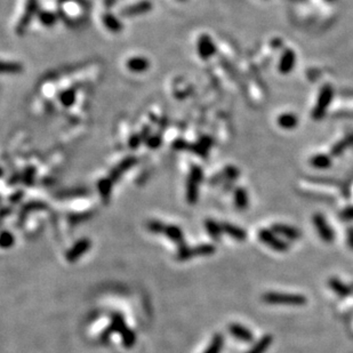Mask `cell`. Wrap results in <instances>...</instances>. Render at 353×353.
Listing matches in <instances>:
<instances>
[{"label": "cell", "instance_id": "35", "mask_svg": "<svg viewBox=\"0 0 353 353\" xmlns=\"http://www.w3.org/2000/svg\"><path fill=\"white\" fill-rule=\"evenodd\" d=\"M141 142H142V136H140L138 134H134L129 137L128 143H129V147H131V149L135 150V149H137L138 147H140Z\"/></svg>", "mask_w": 353, "mask_h": 353}, {"label": "cell", "instance_id": "7", "mask_svg": "<svg viewBox=\"0 0 353 353\" xmlns=\"http://www.w3.org/2000/svg\"><path fill=\"white\" fill-rule=\"evenodd\" d=\"M197 50H198L199 56L202 60H208L215 54L216 47L215 44L213 43L212 38L208 34H202L198 39V45H197Z\"/></svg>", "mask_w": 353, "mask_h": 353}, {"label": "cell", "instance_id": "41", "mask_svg": "<svg viewBox=\"0 0 353 353\" xmlns=\"http://www.w3.org/2000/svg\"><path fill=\"white\" fill-rule=\"evenodd\" d=\"M343 218H344L345 219H353V208L346 210V212L344 214H343Z\"/></svg>", "mask_w": 353, "mask_h": 353}, {"label": "cell", "instance_id": "25", "mask_svg": "<svg viewBox=\"0 0 353 353\" xmlns=\"http://www.w3.org/2000/svg\"><path fill=\"white\" fill-rule=\"evenodd\" d=\"M194 257L196 256H210L216 252V247L213 244H200L193 247Z\"/></svg>", "mask_w": 353, "mask_h": 353}, {"label": "cell", "instance_id": "23", "mask_svg": "<svg viewBox=\"0 0 353 353\" xmlns=\"http://www.w3.org/2000/svg\"><path fill=\"white\" fill-rule=\"evenodd\" d=\"M223 345H224V337L222 334H215L209 343L208 348L205 350L203 353H221Z\"/></svg>", "mask_w": 353, "mask_h": 353}, {"label": "cell", "instance_id": "14", "mask_svg": "<svg viewBox=\"0 0 353 353\" xmlns=\"http://www.w3.org/2000/svg\"><path fill=\"white\" fill-rule=\"evenodd\" d=\"M126 67L129 71L135 73H142L144 71H147L149 67H150V62H149L148 58L142 57V56H135L129 58L126 63Z\"/></svg>", "mask_w": 353, "mask_h": 353}, {"label": "cell", "instance_id": "21", "mask_svg": "<svg viewBox=\"0 0 353 353\" xmlns=\"http://www.w3.org/2000/svg\"><path fill=\"white\" fill-rule=\"evenodd\" d=\"M235 205L239 210H245L248 207V193L242 187L235 191Z\"/></svg>", "mask_w": 353, "mask_h": 353}, {"label": "cell", "instance_id": "12", "mask_svg": "<svg viewBox=\"0 0 353 353\" xmlns=\"http://www.w3.org/2000/svg\"><path fill=\"white\" fill-rule=\"evenodd\" d=\"M164 235L166 237L175 242L177 246H183L185 245V239H184V232L181 230L180 226L174 225V224H166V228H165Z\"/></svg>", "mask_w": 353, "mask_h": 353}, {"label": "cell", "instance_id": "40", "mask_svg": "<svg viewBox=\"0 0 353 353\" xmlns=\"http://www.w3.org/2000/svg\"><path fill=\"white\" fill-rule=\"evenodd\" d=\"M348 242L350 245V247L353 249V229H351L349 231V237H348Z\"/></svg>", "mask_w": 353, "mask_h": 353}, {"label": "cell", "instance_id": "27", "mask_svg": "<svg viewBox=\"0 0 353 353\" xmlns=\"http://www.w3.org/2000/svg\"><path fill=\"white\" fill-rule=\"evenodd\" d=\"M194 257V252H193V247H190L186 244L183 246H180L179 249H177V254H176V258L181 262L191 260V258Z\"/></svg>", "mask_w": 353, "mask_h": 353}, {"label": "cell", "instance_id": "8", "mask_svg": "<svg viewBox=\"0 0 353 353\" xmlns=\"http://www.w3.org/2000/svg\"><path fill=\"white\" fill-rule=\"evenodd\" d=\"M229 332L233 337L235 339H239V341L245 342V343H251L254 339V335L248 328H246L245 326L240 325V323H231L229 326Z\"/></svg>", "mask_w": 353, "mask_h": 353}, {"label": "cell", "instance_id": "32", "mask_svg": "<svg viewBox=\"0 0 353 353\" xmlns=\"http://www.w3.org/2000/svg\"><path fill=\"white\" fill-rule=\"evenodd\" d=\"M15 242V238L13 235L12 232L7 231V230H4L1 233V239H0V245H1V248H11Z\"/></svg>", "mask_w": 353, "mask_h": 353}, {"label": "cell", "instance_id": "28", "mask_svg": "<svg viewBox=\"0 0 353 353\" xmlns=\"http://www.w3.org/2000/svg\"><path fill=\"white\" fill-rule=\"evenodd\" d=\"M38 18L39 21L43 23L45 27H53V25L56 23L57 21V16L51 12H47V11H43V12H39L38 14Z\"/></svg>", "mask_w": 353, "mask_h": 353}, {"label": "cell", "instance_id": "37", "mask_svg": "<svg viewBox=\"0 0 353 353\" xmlns=\"http://www.w3.org/2000/svg\"><path fill=\"white\" fill-rule=\"evenodd\" d=\"M23 191H16V192H14L9 197V202L13 203V205H16V203H18L22 200V198H23Z\"/></svg>", "mask_w": 353, "mask_h": 353}, {"label": "cell", "instance_id": "31", "mask_svg": "<svg viewBox=\"0 0 353 353\" xmlns=\"http://www.w3.org/2000/svg\"><path fill=\"white\" fill-rule=\"evenodd\" d=\"M165 228H166V224H164L159 219H150L147 222V230L149 232L154 233V235L164 233Z\"/></svg>", "mask_w": 353, "mask_h": 353}, {"label": "cell", "instance_id": "38", "mask_svg": "<svg viewBox=\"0 0 353 353\" xmlns=\"http://www.w3.org/2000/svg\"><path fill=\"white\" fill-rule=\"evenodd\" d=\"M174 148L176 149V150H182V149L189 148V144H187L186 142L183 141V140H177V141L174 142Z\"/></svg>", "mask_w": 353, "mask_h": 353}, {"label": "cell", "instance_id": "22", "mask_svg": "<svg viewBox=\"0 0 353 353\" xmlns=\"http://www.w3.org/2000/svg\"><path fill=\"white\" fill-rule=\"evenodd\" d=\"M328 284H329L330 288H332V289L334 290L338 296L344 297V296H348L351 294V289H350V287H348L346 285L343 284L341 280L336 279V278L330 279Z\"/></svg>", "mask_w": 353, "mask_h": 353}, {"label": "cell", "instance_id": "42", "mask_svg": "<svg viewBox=\"0 0 353 353\" xmlns=\"http://www.w3.org/2000/svg\"><path fill=\"white\" fill-rule=\"evenodd\" d=\"M179 1H186V0H179Z\"/></svg>", "mask_w": 353, "mask_h": 353}, {"label": "cell", "instance_id": "34", "mask_svg": "<svg viewBox=\"0 0 353 353\" xmlns=\"http://www.w3.org/2000/svg\"><path fill=\"white\" fill-rule=\"evenodd\" d=\"M190 177H192L193 180H196L197 182H202L203 180V171L202 169V167L199 166H196V165H193L192 167H191V170H190Z\"/></svg>", "mask_w": 353, "mask_h": 353}, {"label": "cell", "instance_id": "20", "mask_svg": "<svg viewBox=\"0 0 353 353\" xmlns=\"http://www.w3.org/2000/svg\"><path fill=\"white\" fill-rule=\"evenodd\" d=\"M273 342V337L271 335H264L258 339V341L255 343L254 345L252 346V349L249 350L247 353H264L268 351V349L270 348V345Z\"/></svg>", "mask_w": 353, "mask_h": 353}, {"label": "cell", "instance_id": "24", "mask_svg": "<svg viewBox=\"0 0 353 353\" xmlns=\"http://www.w3.org/2000/svg\"><path fill=\"white\" fill-rule=\"evenodd\" d=\"M93 216V212H83V213H73L67 215V222L70 225H78L80 223L88 221Z\"/></svg>", "mask_w": 353, "mask_h": 353}, {"label": "cell", "instance_id": "10", "mask_svg": "<svg viewBox=\"0 0 353 353\" xmlns=\"http://www.w3.org/2000/svg\"><path fill=\"white\" fill-rule=\"evenodd\" d=\"M47 208V205H45L44 202H31L25 203V205L22 207L21 210H19L18 216H17V225L21 226L27 219L28 215H30L32 212H35V210H45Z\"/></svg>", "mask_w": 353, "mask_h": 353}, {"label": "cell", "instance_id": "15", "mask_svg": "<svg viewBox=\"0 0 353 353\" xmlns=\"http://www.w3.org/2000/svg\"><path fill=\"white\" fill-rule=\"evenodd\" d=\"M272 231L276 235H283L285 238L291 239V240H297L301 238V232L294 226L285 225V224H274L272 226Z\"/></svg>", "mask_w": 353, "mask_h": 353}, {"label": "cell", "instance_id": "36", "mask_svg": "<svg viewBox=\"0 0 353 353\" xmlns=\"http://www.w3.org/2000/svg\"><path fill=\"white\" fill-rule=\"evenodd\" d=\"M148 144L151 149H157L160 147L161 144V137L160 136H151V137L148 138Z\"/></svg>", "mask_w": 353, "mask_h": 353}, {"label": "cell", "instance_id": "17", "mask_svg": "<svg viewBox=\"0 0 353 353\" xmlns=\"http://www.w3.org/2000/svg\"><path fill=\"white\" fill-rule=\"evenodd\" d=\"M102 22L104 27L108 29L109 31L113 32V34H118L122 30V23L120 19H118L115 15L111 13H105L102 16Z\"/></svg>", "mask_w": 353, "mask_h": 353}, {"label": "cell", "instance_id": "29", "mask_svg": "<svg viewBox=\"0 0 353 353\" xmlns=\"http://www.w3.org/2000/svg\"><path fill=\"white\" fill-rule=\"evenodd\" d=\"M60 102L62 105L70 108L71 105L76 102V90L74 89H67L60 95Z\"/></svg>", "mask_w": 353, "mask_h": 353}, {"label": "cell", "instance_id": "18", "mask_svg": "<svg viewBox=\"0 0 353 353\" xmlns=\"http://www.w3.org/2000/svg\"><path fill=\"white\" fill-rule=\"evenodd\" d=\"M205 228L207 233L209 235V237L213 239L214 241H219L222 238L223 230L221 228V223L214 221L212 219H207L205 221Z\"/></svg>", "mask_w": 353, "mask_h": 353}, {"label": "cell", "instance_id": "1", "mask_svg": "<svg viewBox=\"0 0 353 353\" xmlns=\"http://www.w3.org/2000/svg\"><path fill=\"white\" fill-rule=\"evenodd\" d=\"M263 302L268 304H274V305H294L301 306L305 305L307 300L305 296L299 295V294H283V293H270L264 294L262 296Z\"/></svg>", "mask_w": 353, "mask_h": 353}, {"label": "cell", "instance_id": "26", "mask_svg": "<svg viewBox=\"0 0 353 353\" xmlns=\"http://www.w3.org/2000/svg\"><path fill=\"white\" fill-rule=\"evenodd\" d=\"M120 335H121L122 344H124V346L126 349H132L133 346L135 345V343H136L135 332L129 328L128 326L126 327L124 330H122V333Z\"/></svg>", "mask_w": 353, "mask_h": 353}, {"label": "cell", "instance_id": "13", "mask_svg": "<svg viewBox=\"0 0 353 353\" xmlns=\"http://www.w3.org/2000/svg\"><path fill=\"white\" fill-rule=\"evenodd\" d=\"M221 228L223 230V233H226V235H230L232 239L237 241H245L247 239V233L244 229L239 228V226L231 224V223L228 222H222Z\"/></svg>", "mask_w": 353, "mask_h": 353}, {"label": "cell", "instance_id": "3", "mask_svg": "<svg viewBox=\"0 0 353 353\" xmlns=\"http://www.w3.org/2000/svg\"><path fill=\"white\" fill-rule=\"evenodd\" d=\"M258 238L260 240L263 242L264 245H267L268 247L277 252H286L288 251V245L284 240H281L277 237V235L273 231H270V230L262 229L260 232H258Z\"/></svg>", "mask_w": 353, "mask_h": 353}, {"label": "cell", "instance_id": "6", "mask_svg": "<svg viewBox=\"0 0 353 353\" xmlns=\"http://www.w3.org/2000/svg\"><path fill=\"white\" fill-rule=\"evenodd\" d=\"M313 222H315L316 229L318 231L320 238L326 242H333L335 239V233L333 231L332 228L328 223L326 222V219L322 215H316L313 218Z\"/></svg>", "mask_w": 353, "mask_h": 353}, {"label": "cell", "instance_id": "39", "mask_svg": "<svg viewBox=\"0 0 353 353\" xmlns=\"http://www.w3.org/2000/svg\"><path fill=\"white\" fill-rule=\"evenodd\" d=\"M12 213H13L12 207H4V208H2V212H1V218L5 219L6 216L11 215Z\"/></svg>", "mask_w": 353, "mask_h": 353}, {"label": "cell", "instance_id": "9", "mask_svg": "<svg viewBox=\"0 0 353 353\" xmlns=\"http://www.w3.org/2000/svg\"><path fill=\"white\" fill-rule=\"evenodd\" d=\"M135 164H136V159L134 157L126 158V159L122 160L121 163L118 165V166L112 168V170L110 171V174H109V179L111 180L113 183H116L117 181H118L122 176V175H124L125 171L131 169V168L134 166Z\"/></svg>", "mask_w": 353, "mask_h": 353}, {"label": "cell", "instance_id": "33", "mask_svg": "<svg viewBox=\"0 0 353 353\" xmlns=\"http://www.w3.org/2000/svg\"><path fill=\"white\" fill-rule=\"evenodd\" d=\"M34 167H28L25 171L23 173V176H22V180H23V183L25 185L31 186L34 184Z\"/></svg>", "mask_w": 353, "mask_h": 353}, {"label": "cell", "instance_id": "30", "mask_svg": "<svg viewBox=\"0 0 353 353\" xmlns=\"http://www.w3.org/2000/svg\"><path fill=\"white\" fill-rule=\"evenodd\" d=\"M23 70V66L17 62H2L1 63V71L2 73H11L17 74L21 73Z\"/></svg>", "mask_w": 353, "mask_h": 353}, {"label": "cell", "instance_id": "19", "mask_svg": "<svg viewBox=\"0 0 353 353\" xmlns=\"http://www.w3.org/2000/svg\"><path fill=\"white\" fill-rule=\"evenodd\" d=\"M112 185L113 182L109 179H102L99 181L97 183V190H99L100 196L103 199V202H108L110 198H111V192H112Z\"/></svg>", "mask_w": 353, "mask_h": 353}, {"label": "cell", "instance_id": "5", "mask_svg": "<svg viewBox=\"0 0 353 353\" xmlns=\"http://www.w3.org/2000/svg\"><path fill=\"white\" fill-rule=\"evenodd\" d=\"M90 247H92V241H90L88 238L79 239V240H78L76 244L67 252L66 255L67 260L69 261L70 263H73V262L79 260L84 254H86V252L89 251Z\"/></svg>", "mask_w": 353, "mask_h": 353}, {"label": "cell", "instance_id": "11", "mask_svg": "<svg viewBox=\"0 0 353 353\" xmlns=\"http://www.w3.org/2000/svg\"><path fill=\"white\" fill-rule=\"evenodd\" d=\"M151 9H152V2L149 1V0H142V1L137 2V4L125 7L121 11L120 14L122 16H133L138 14H144V13L150 12Z\"/></svg>", "mask_w": 353, "mask_h": 353}, {"label": "cell", "instance_id": "2", "mask_svg": "<svg viewBox=\"0 0 353 353\" xmlns=\"http://www.w3.org/2000/svg\"><path fill=\"white\" fill-rule=\"evenodd\" d=\"M110 318H111V322L110 325L106 327V328L101 333V336H100V341L102 343H106L110 339V336H111L113 333H118V334H121L122 330H124L127 325H126L125 318L120 312H111L110 315Z\"/></svg>", "mask_w": 353, "mask_h": 353}, {"label": "cell", "instance_id": "16", "mask_svg": "<svg viewBox=\"0 0 353 353\" xmlns=\"http://www.w3.org/2000/svg\"><path fill=\"white\" fill-rule=\"evenodd\" d=\"M199 182L193 180L192 177L189 176L186 182V202L189 205H194L198 202L199 191H198Z\"/></svg>", "mask_w": 353, "mask_h": 353}, {"label": "cell", "instance_id": "4", "mask_svg": "<svg viewBox=\"0 0 353 353\" xmlns=\"http://www.w3.org/2000/svg\"><path fill=\"white\" fill-rule=\"evenodd\" d=\"M38 11V0H27V4H25V9L23 15H22V18L19 19L17 27H16V32L18 34H22L25 31V29L28 28V25L31 23L32 18L35 15V13Z\"/></svg>", "mask_w": 353, "mask_h": 353}]
</instances>
